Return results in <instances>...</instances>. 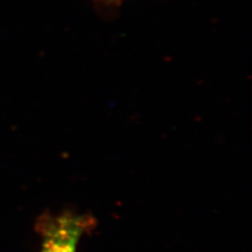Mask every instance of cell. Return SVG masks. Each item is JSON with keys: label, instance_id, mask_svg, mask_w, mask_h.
Returning a JSON list of instances; mask_svg holds the SVG:
<instances>
[{"label": "cell", "instance_id": "6da1fadb", "mask_svg": "<svg viewBox=\"0 0 252 252\" xmlns=\"http://www.w3.org/2000/svg\"><path fill=\"white\" fill-rule=\"evenodd\" d=\"M94 226V219L73 211L45 215L39 219L37 229L42 238L41 252H77L81 236Z\"/></svg>", "mask_w": 252, "mask_h": 252}, {"label": "cell", "instance_id": "7a4b0ae2", "mask_svg": "<svg viewBox=\"0 0 252 252\" xmlns=\"http://www.w3.org/2000/svg\"><path fill=\"white\" fill-rule=\"evenodd\" d=\"M100 1H102V2H107V3H114V2H119V1H121V0H100Z\"/></svg>", "mask_w": 252, "mask_h": 252}]
</instances>
